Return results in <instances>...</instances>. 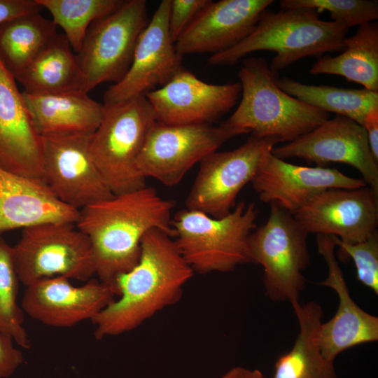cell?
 Here are the masks:
<instances>
[{"mask_svg":"<svg viewBox=\"0 0 378 378\" xmlns=\"http://www.w3.org/2000/svg\"><path fill=\"white\" fill-rule=\"evenodd\" d=\"M175 202L145 186L114 195L79 210L76 225L89 239L95 274L115 290L117 279L137 264L141 241L150 230L174 238L172 211ZM117 295V293H116Z\"/></svg>","mask_w":378,"mask_h":378,"instance_id":"cell-1","label":"cell"},{"mask_svg":"<svg viewBox=\"0 0 378 378\" xmlns=\"http://www.w3.org/2000/svg\"><path fill=\"white\" fill-rule=\"evenodd\" d=\"M193 272L172 237L160 229L148 230L141 239L137 264L116 280L118 299L91 321L95 337L132 330L175 304Z\"/></svg>","mask_w":378,"mask_h":378,"instance_id":"cell-2","label":"cell"},{"mask_svg":"<svg viewBox=\"0 0 378 378\" xmlns=\"http://www.w3.org/2000/svg\"><path fill=\"white\" fill-rule=\"evenodd\" d=\"M349 27L333 21L323 20L309 8L265 10L253 31L234 47L211 55L212 66H232L246 55L258 50L276 52L270 66L275 74L308 56L342 52Z\"/></svg>","mask_w":378,"mask_h":378,"instance_id":"cell-3","label":"cell"},{"mask_svg":"<svg viewBox=\"0 0 378 378\" xmlns=\"http://www.w3.org/2000/svg\"><path fill=\"white\" fill-rule=\"evenodd\" d=\"M278 75L262 57L243 61L238 76L241 101L222 123L251 132L257 137H278L290 142L311 132L330 118V113L289 95L276 84Z\"/></svg>","mask_w":378,"mask_h":378,"instance_id":"cell-4","label":"cell"},{"mask_svg":"<svg viewBox=\"0 0 378 378\" xmlns=\"http://www.w3.org/2000/svg\"><path fill=\"white\" fill-rule=\"evenodd\" d=\"M255 204H236L227 215L216 218L183 209L172 219L174 240L192 270L201 274L229 272L250 262L248 239L256 228Z\"/></svg>","mask_w":378,"mask_h":378,"instance_id":"cell-5","label":"cell"},{"mask_svg":"<svg viewBox=\"0 0 378 378\" xmlns=\"http://www.w3.org/2000/svg\"><path fill=\"white\" fill-rule=\"evenodd\" d=\"M156 122L145 95L104 103L101 122L91 136L90 152L113 195L146 186L136 161Z\"/></svg>","mask_w":378,"mask_h":378,"instance_id":"cell-6","label":"cell"},{"mask_svg":"<svg viewBox=\"0 0 378 378\" xmlns=\"http://www.w3.org/2000/svg\"><path fill=\"white\" fill-rule=\"evenodd\" d=\"M270 204L268 219L249 237V260L263 268L267 296L293 304L300 301L306 287L302 272L310 260L308 233L293 214L275 203Z\"/></svg>","mask_w":378,"mask_h":378,"instance_id":"cell-7","label":"cell"},{"mask_svg":"<svg viewBox=\"0 0 378 378\" xmlns=\"http://www.w3.org/2000/svg\"><path fill=\"white\" fill-rule=\"evenodd\" d=\"M12 247L18 279L26 287L55 276L87 281L95 274L89 239L74 223L48 222L25 227Z\"/></svg>","mask_w":378,"mask_h":378,"instance_id":"cell-8","label":"cell"},{"mask_svg":"<svg viewBox=\"0 0 378 378\" xmlns=\"http://www.w3.org/2000/svg\"><path fill=\"white\" fill-rule=\"evenodd\" d=\"M148 22L146 1L127 0L91 24L76 53L84 92L103 83H117L125 76Z\"/></svg>","mask_w":378,"mask_h":378,"instance_id":"cell-9","label":"cell"},{"mask_svg":"<svg viewBox=\"0 0 378 378\" xmlns=\"http://www.w3.org/2000/svg\"><path fill=\"white\" fill-rule=\"evenodd\" d=\"M244 134L241 130L211 124L165 125L151 129L136 161L141 176L165 186L178 184L196 163L200 162L225 141Z\"/></svg>","mask_w":378,"mask_h":378,"instance_id":"cell-10","label":"cell"},{"mask_svg":"<svg viewBox=\"0 0 378 378\" xmlns=\"http://www.w3.org/2000/svg\"><path fill=\"white\" fill-rule=\"evenodd\" d=\"M279 142L276 136L251 135L234 150L207 155L200 162L187 197V209L216 218L227 215L235 206L239 192L254 178L265 154Z\"/></svg>","mask_w":378,"mask_h":378,"instance_id":"cell-11","label":"cell"},{"mask_svg":"<svg viewBox=\"0 0 378 378\" xmlns=\"http://www.w3.org/2000/svg\"><path fill=\"white\" fill-rule=\"evenodd\" d=\"M92 134L41 136L43 181L59 200L78 210L114 195L90 155Z\"/></svg>","mask_w":378,"mask_h":378,"instance_id":"cell-12","label":"cell"},{"mask_svg":"<svg viewBox=\"0 0 378 378\" xmlns=\"http://www.w3.org/2000/svg\"><path fill=\"white\" fill-rule=\"evenodd\" d=\"M272 153L281 160L298 158L319 167L332 162L349 164L378 194V162L371 153L366 132L348 118H329L299 138L274 147Z\"/></svg>","mask_w":378,"mask_h":378,"instance_id":"cell-13","label":"cell"},{"mask_svg":"<svg viewBox=\"0 0 378 378\" xmlns=\"http://www.w3.org/2000/svg\"><path fill=\"white\" fill-rule=\"evenodd\" d=\"M171 0L160 2L138 40L132 62L125 76L104 93L111 104L145 95L169 83L184 66L169 29Z\"/></svg>","mask_w":378,"mask_h":378,"instance_id":"cell-14","label":"cell"},{"mask_svg":"<svg viewBox=\"0 0 378 378\" xmlns=\"http://www.w3.org/2000/svg\"><path fill=\"white\" fill-rule=\"evenodd\" d=\"M293 216L308 234L358 243L377 232L378 194L367 185L330 188L314 196Z\"/></svg>","mask_w":378,"mask_h":378,"instance_id":"cell-15","label":"cell"},{"mask_svg":"<svg viewBox=\"0 0 378 378\" xmlns=\"http://www.w3.org/2000/svg\"><path fill=\"white\" fill-rule=\"evenodd\" d=\"M241 93L239 82L207 83L184 68L166 85L145 97L158 122L212 125L234 106Z\"/></svg>","mask_w":378,"mask_h":378,"instance_id":"cell-16","label":"cell"},{"mask_svg":"<svg viewBox=\"0 0 378 378\" xmlns=\"http://www.w3.org/2000/svg\"><path fill=\"white\" fill-rule=\"evenodd\" d=\"M260 200L275 203L294 214L316 195L330 188L355 189L366 186L335 168L289 163L267 151L251 181Z\"/></svg>","mask_w":378,"mask_h":378,"instance_id":"cell-17","label":"cell"},{"mask_svg":"<svg viewBox=\"0 0 378 378\" xmlns=\"http://www.w3.org/2000/svg\"><path fill=\"white\" fill-rule=\"evenodd\" d=\"M26 288L21 303L23 312L57 328L92 321L117 296L113 286L102 281H90L76 287L62 276L43 279Z\"/></svg>","mask_w":378,"mask_h":378,"instance_id":"cell-18","label":"cell"},{"mask_svg":"<svg viewBox=\"0 0 378 378\" xmlns=\"http://www.w3.org/2000/svg\"><path fill=\"white\" fill-rule=\"evenodd\" d=\"M316 244L328 266V276L318 284L332 289L339 300L334 316L319 326L317 344L324 358L334 362L346 349L378 340V317L360 308L351 296L332 237L316 234Z\"/></svg>","mask_w":378,"mask_h":378,"instance_id":"cell-19","label":"cell"},{"mask_svg":"<svg viewBox=\"0 0 378 378\" xmlns=\"http://www.w3.org/2000/svg\"><path fill=\"white\" fill-rule=\"evenodd\" d=\"M273 0L209 1L175 42L181 56L224 52L246 38Z\"/></svg>","mask_w":378,"mask_h":378,"instance_id":"cell-20","label":"cell"},{"mask_svg":"<svg viewBox=\"0 0 378 378\" xmlns=\"http://www.w3.org/2000/svg\"><path fill=\"white\" fill-rule=\"evenodd\" d=\"M15 80L0 61V167L43 181L41 136Z\"/></svg>","mask_w":378,"mask_h":378,"instance_id":"cell-21","label":"cell"},{"mask_svg":"<svg viewBox=\"0 0 378 378\" xmlns=\"http://www.w3.org/2000/svg\"><path fill=\"white\" fill-rule=\"evenodd\" d=\"M79 210L62 202L45 182L0 167V233L48 222L76 223Z\"/></svg>","mask_w":378,"mask_h":378,"instance_id":"cell-22","label":"cell"},{"mask_svg":"<svg viewBox=\"0 0 378 378\" xmlns=\"http://www.w3.org/2000/svg\"><path fill=\"white\" fill-rule=\"evenodd\" d=\"M22 94L32 123L41 136L93 133L101 122L103 104L83 90L48 94L22 92Z\"/></svg>","mask_w":378,"mask_h":378,"instance_id":"cell-23","label":"cell"},{"mask_svg":"<svg viewBox=\"0 0 378 378\" xmlns=\"http://www.w3.org/2000/svg\"><path fill=\"white\" fill-rule=\"evenodd\" d=\"M291 306L300 331L292 348L276 360L272 378H339L334 362L324 358L317 344L321 306L315 301Z\"/></svg>","mask_w":378,"mask_h":378,"instance_id":"cell-24","label":"cell"},{"mask_svg":"<svg viewBox=\"0 0 378 378\" xmlns=\"http://www.w3.org/2000/svg\"><path fill=\"white\" fill-rule=\"evenodd\" d=\"M64 34H57L15 79L30 94L83 91L77 55Z\"/></svg>","mask_w":378,"mask_h":378,"instance_id":"cell-25","label":"cell"},{"mask_svg":"<svg viewBox=\"0 0 378 378\" xmlns=\"http://www.w3.org/2000/svg\"><path fill=\"white\" fill-rule=\"evenodd\" d=\"M344 50L335 57H321L312 65V75L340 76L347 80L378 92V24L358 26L356 32L344 39Z\"/></svg>","mask_w":378,"mask_h":378,"instance_id":"cell-26","label":"cell"},{"mask_svg":"<svg viewBox=\"0 0 378 378\" xmlns=\"http://www.w3.org/2000/svg\"><path fill=\"white\" fill-rule=\"evenodd\" d=\"M57 34L41 12L11 18L0 24V61L15 78Z\"/></svg>","mask_w":378,"mask_h":378,"instance_id":"cell-27","label":"cell"},{"mask_svg":"<svg viewBox=\"0 0 378 378\" xmlns=\"http://www.w3.org/2000/svg\"><path fill=\"white\" fill-rule=\"evenodd\" d=\"M277 85L289 95L323 111L348 118L363 126L366 115L378 108V92L302 83L277 78Z\"/></svg>","mask_w":378,"mask_h":378,"instance_id":"cell-28","label":"cell"},{"mask_svg":"<svg viewBox=\"0 0 378 378\" xmlns=\"http://www.w3.org/2000/svg\"><path fill=\"white\" fill-rule=\"evenodd\" d=\"M51 14L52 21L64 32L73 50L77 53L88 28L97 19L115 11L122 0H36Z\"/></svg>","mask_w":378,"mask_h":378,"instance_id":"cell-29","label":"cell"},{"mask_svg":"<svg viewBox=\"0 0 378 378\" xmlns=\"http://www.w3.org/2000/svg\"><path fill=\"white\" fill-rule=\"evenodd\" d=\"M18 277L13 258V247L0 236V332L9 335L23 349L31 341L23 326V310L17 302Z\"/></svg>","mask_w":378,"mask_h":378,"instance_id":"cell-30","label":"cell"},{"mask_svg":"<svg viewBox=\"0 0 378 378\" xmlns=\"http://www.w3.org/2000/svg\"><path fill=\"white\" fill-rule=\"evenodd\" d=\"M281 10L298 8L329 12L331 21L348 27L360 26L378 18V2L374 0H281Z\"/></svg>","mask_w":378,"mask_h":378,"instance_id":"cell-31","label":"cell"},{"mask_svg":"<svg viewBox=\"0 0 378 378\" xmlns=\"http://www.w3.org/2000/svg\"><path fill=\"white\" fill-rule=\"evenodd\" d=\"M339 247L340 257L351 258L354 262L356 279L378 295V234L374 233L364 241L347 244L331 236Z\"/></svg>","mask_w":378,"mask_h":378,"instance_id":"cell-32","label":"cell"},{"mask_svg":"<svg viewBox=\"0 0 378 378\" xmlns=\"http://www.w3.org/2000/svg\"><path fill=\"white\" fill-rule=\"evenodd\" d=\"M210 0H171L169 29L175 42Z\"/></svg>","mask_w":378,"mask_h":378,"instance_id":"cell-33","label":"cell"},{"mask_svg":"<svg viewBox=\"0 0 378 378\" xmlns=\"http://www.w3.org/2000/svg\"><path fill=\"white\" fill-rule=\"evenodd\" d=\"M14 342L11 337L0 332V378L10 377L23 363V355Z\"/></svg>","mask_w":378,"mask_h":378,"instance_id":"cell-34","label":"cell"},{"mask_svg":"<svg viewBox=\"0 0 378 378\" xmlns=\"http://www.w3.org/2000/svg\"><path fill=\"white\" fill-rule=\"evenodd\" d=\"M36 0H0V24L17 16L41 12Z\"/></svg>","mask_w":378,"mask_h":378,"instance_id":"cell-35","label":"cell"},{"mask_svg":"<svg viewBox=\"0 0 378 378\" xmlns=\"http://www.w3.org/2000/svg\"><path fill=\"white\" fill-rule=\"evenodd\" d=\"M363 127L366 132L372 156L378 162V108L366 115Z\"/></svg>","mask_w":378,"mask_h":378,"instance_id":"cell-36","label":"cell"},{"mask_svg":"<svg viewBox=\"0 0 378 378\" xmlns=\"http://www.w3.org/2000/svg\"><path fill=\"white\" fill-rule=\"evenodd\" d=\"M220 378H265L263 374L258 370L237 366L231 368Z\"/></svg>","mask_w":378,"mask_h":378,"instance_id":"cell-37","label":"cell"}]
</instances>
